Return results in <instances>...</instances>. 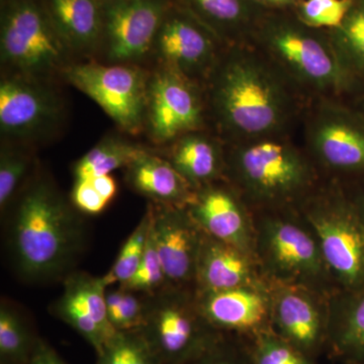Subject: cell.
I'll return each mask as SVG.
<instances>
[{
  "mask_svg": "<svg viewBox=\"0 0 364 364\" xmlns=\"http://www.w3.org/2000/svg\"><path fill=\"white\" fill-rule=\"evenodd\" d=\"M208 122L225 144L291 136L305 98L252 46H230L203 86Z\"/></svg>",
  "mask_w": 364,
  "mask_h": 364,
  "instance_id": "1",
  "label": "cell"
},
{
  "mask_svg": "<svg viewBox=\"0 0 364 364\" xmlns=\"http://www.w3.org/2000/svg\"><path fill=\"white\" fill-rule=\"evenodd\" d=\"M81 215L38 167L1 217L6 255L18 279L48 284L62 282L75 270L87 243Z\"/></svg>",
  "mask_w": 364,
  "mask_h": 364,
  "instance_id": "2",
  "label": "cell"
},
{
  "mask_svg": "<svg viewBox=\"0 0 364 364\" xmlns=\"http://www.w3.org/2000/svg\"><path fill=\"white\" fill-rule=\"evenodd\" d=\"M248 45L265 57L309 102H354L364 87L347 72L328 33L309 28L298 18H272L256 23Z\"/></svg>",
  "mask_w": 364,
  "mask_h": 364,
  "instance_id": "3",
  "label": "cell"
},
{
  "mask_svg": "<svg viewBox=\"0 0 364 364\" xmlns=\"http://www.w3.org/2000/svg\"><path fill=\"white\" fill-rule=\"evenodd\" d=\"M227 179L252 212L296 208L323 181L291 136L225 144Z\"/></svg>",
  "mask_w": 364,
  "mask_h": 364,
  "instance_id": "4",
  "label": "cell"
},
{
  "mask_svg": "<svg viewBox=\"0 0 364 364\" xmlns=\"http://www.w3.org/2000/svg\"><path fill=\"white\" fill-rule=\"evenodd\" d=\"M253 213L254 253L263 277L329 296L336 291L312 227L296 208Z\"/></svg>",
  "mask_w": 364,
  "mask_h": 364,
  "instance_id": "5",
  "label": "cell"
},
{
  "mask_svg": "<svg viewBox=\"0 0 364 364\" xmlns=\"http://www.w3.org/2000/svg\"><path fill=\"white\" fill-rule=\"evenodd\" d=\"M2 73L56 85L77 62L53 25L43 0H1Z\"/></svg>",
  "mask_w": 364,
  "mask_h": 364,
  "instance_id": "6",
  "label": "cell"
},
{
  "mask_svg": "<svg viewBox=\"0 0 364 364\" xmlns=\"http://www.w3.org/2000/svg\"><path fill=\"white\" fill-rule=\"evenodd\" d=\"M296 208L317 237L336 289L364 287V223L346 188L323 179Z\"/></svg>",
  "mask_w": 364,
  "mask_h": 364,
  "instance_id": "7",
  "label": "cell"
},
{
  "mask_svg": "<svg viewBox=\"0 0 364 364\" xmlns=\"http://www.w3.org/2000/svg\"><path fill=\"white\" fill-rule=\"evenodd\" d=\"M304 146L323 179L364 181V114L351 102L314 100L301 116Z\"/></svg>",
  "mask_w": 364,
  "mask_h": 364,
  "instance_id": "8",
  "label": "cell"
},
{
  "mask_svg": "<svg viewBox=\"0 0 364 364\" xmlns=\"http://www.w3.org/2000/svg\"><path fill=\"white\" fill-rule=\"evenodd\" d=\"M138 331L160 364H188L224 336L198 309L193 287L168 286L147 296L145 318Z\"/></svg>",
  "mask_w": 364,
  "mask_h": 364,
  "instance_id": "9",
  "label": "cell"
},
{
  "mask_svg": "<svg viewBox=\"0 0 364 364\" xmlns=\"http://www.w3.org/2000/svg\"><path fill=\"white\" fill-rule=\"evenodd\" d=\"M151 70L144 66L76 62L63 80L97 102L124 133L145 131Z\"/></svg>",
  "mask_w": 364,
  "mask_h": 364,
  "instance_id": "10",
  "label": "cell"
},
{
  "mask_svg": "<svg viewBox=\"0 0 364 364\" xmlns=\"http://www.w3.org/2000/svg\"><path fill=\"white\" fill-rule=\"evenodd\" d=\"M174 0H102L100 49L93 61L145 67Z\"/></svg>",
  "mask_w": 364,
  "mask_h": 364,
  "instance_id": "11",
  "label": "cell"
},
{
  "mask_svg": "<svg viewBox=\"0 0 364 364\" xmlns=\"http://www.w3.org/2000/svg\"><path fill=\"white\" fill-rule=\"evenodd\" d=\"M203 87L163 66L151 70L145 131L153 143L170 145L193 132L207 130Z\"/></svg>",
  "mask_w": 364,
  "mask_h": 364,
  "instance_id": "12",
  "label": "cell"
},
{
  "mask_svg": "<svg viewBox=\"0 0 364 364\" xmlns=\"http://www.w3.org/2000/svg\"><path fill=\"white\" fill-rule=\"evenodd\" d=\"M217 36L174 0L158 31L153 59L203 87L226 49Z\"/></svg>",
  "mask_w": 364,
  "mask_h": 364,
  "instance_id": "13",
  "label": "cell"
},
{
  "mask_svg": "<svg viewBox=\"0 0 364 364\" xmlns=\"http://www.w3.org/2000/svg\"><path fill=\"white\" fill-rule=\"evenodd\" d=\"M64 104L56 85L1 74L0 132L2 139L30 144L56 128Z\"/></svg>",
  "mask_w": 364,
  "mask_h": 364,
  "instance_id": "14",
  "label": "cell"
},
{
  "mask_svg": "<svg viewBox=\"0 0 364 364\" xmlns=\"http://www.w3.org/2000/svg\"><path fill=\"white\" fill-rule=\"evenodd\" d=\"M269 291L272 331L316 360L327 349L328 296L270 282Z\"/></svg>",
  "mask_w": 364,
  "mask_h": 364,
  "instance_id": "15",
  "label": "cell"
},
{
  "mask_svg": "<svg viewBox=\"0 0 364 364\" xmlns=\"http://www.w3.org/2000/svg\"><path fill=\"white\" fill-rule=\"evenodd\" d=\"M151 230L169 286L195 289L203 232L188 208L148 203Z\"/></svg>",
  "mask_w": 364,
  "mask_h": 364,
  "instance_id": "16",
  "label": "cell"
},
{
  "mask_svg": "<svg viewBox=\"0 0 364 364\" xmlns=\"http://www.w3.org/2000/svg\"><path fill=\"white\" fill-rule=\"evenodd\" d=\"M186 208L203 233L255 256L252 210L226 178L196 189Z\"/></svg>",
  "mask_w": 364,
  "mask_h": 364,
  "instance_id": "17",
  "label": "cell"
},
{
  "mask_svg": "<svg viewBox=\"0 0 364 364\" xmlns=\"http://www.w3.org/2000/svg\"><path fill=\"white\" fill-rule=\"evenodd\" d=\"M195 291L200 313L218 331L244 339L272 331L267 279L222 291Z\"/></svg>",
  "mask_w": 364,
  "mask_h": 364,
  "instance_id": "18",
  "label": "cell"
},
{
  "mask_svg": "<svg viewBox=\"0 0 364 364\" xmlns=\"http://www.w3.org/2000/svg\"><path fill=\"white\" fill-rule=\"evenodd\" d=\"M63 293L53 303V316L63 321L91 345L97 354L117 334L107 316L102 277L74 270L62 280Z\"/></svg>",
  "mask_w": 364,
  "mask_h": 364,
  "instance_id": "19",
  "label": "cell"
},
{
  "mask_svg": "<svg viewBox=\"0 0 364 364\" xmlns=\"http://www.w3.org/2000/svg\"><path fill=\"white\" fill-rule=\"evenodd\" d=\"M265 279L253 254L203 233L196 264V291H222Z\"/></svg>",
  "mask_w": 364,
  "mask_h": 364,
  "instance_id": "20",
  "label": "cell"
},
{
  "mask_svg": "<svg viewBox=\"0 0 364 364\" xmlns=\"http://www.w3.org/2000/svg\"><path fill=\"white\" fill-rule=\"evenodd\" d=\"M53 25L77 62L95 60L102 28V0H43Z\"/></svg>",
  "mask_w": 364,
  "mask_h": 364,
  "instance_id": "21",
  "label": "cell"
},
{
  "mask_svg": "<svg viewBox=\"0 0 364 364\" xmlns=\"http://www.w3.org/2000/svg\"><path fill=\"white\" fill-rule=\"evenodd\" d=\"M326 351L345 364H364V287L336 289L327 299Z\"/></svg>",
  "mask_w": 364,
  "mask_h": 364,
  "instance_id": "22",
  "label": "cell"
},
{
  "mask_svg": "<svg viewBox=\"0 0 364 364\" xmlns=\"http://www.w3.org/2000/svg\"><path fill=\"white\" fill-rule=\"evenodd\" d=\"M126 169L127 183L149 203L188 207L196 189L188 183L166 157L148 150Z\"/></svg>",
  "mask_w": 364,
  "mask_h": 364,
  "instance_id": "23",
  "label": "cell"
},
{
  "mask_svg": "<svg viewBox=\"0 0 364 364\" xmlns=\"http://www.w3.org/2000/svg\"><path fill=\"white\" fill-rule=\"evenodd\" d=\"M168 147L167 159L193 188L225 178V143L217 134L193 132Z\"/></svg>",
  "mask_w": 364,
  "mask_h": 364,
  "instance_id": "24",
  "label": "cell"
},
{
  "mask_svg": "<svg viewBox=\"0 0 364 364\" xmlns=\"http://www.w3.org/2000/svg\"><path fill=\"white\" fill-rule=\"evenodd\" d=\"M224 43L247 44L257 21L248 0H176Z\"/></svg>",
  "mask_w": 364,
  "mask_h": 364,
  "instance_id": "25",
  "label": "cell"
},
{
  "mask_svg": "<svg viewBox=\"0 0 364 364\" xmlns=\"http://www.w3.org/2000/svg\"><path fill=\"white\" fill-rule=\"evenodd\" d=\"M148 150L150 149L127 139L107 136L76 161L73 167L74 177L75 181L90 179L127 168Z\"/></svg>",
  "mask_w": 364,
  "mask_h": 364,
  "instance_id": "26",
  "label": "cell"
},
{
  "mask_svg": "<svg viewBox=\"0 0 364 364\" xmlns=\"http://www.w3.org/2000/svg\"><path fill=\"white\" fill-rule=\"evenodd\" d=\"M30 144L2 139L0 149V213L1 217L20 195L38 168Z\"/></svg>",
  "mask_w": 364,
  "mask_h": 364,
  "instance_id": "27",
  "label": "cell"
},
{
  "mask_svg": "<svg viewBox=\"0 0 364 364\" xmlns=\"http://www.w3.org/2000/svg\"><path fill=\"white\" fill-rule=\"evenodd\" d=\"M327 33L342 65L364 87V0H354L341 25Z\"/></svg>",
  "mask_w": 364,
  "mask_h": 364,
  "instance_id": "28",
  "label": "cell"
},
{
  "mask_svg": "<svg viewBox=\"0 0 364 364\" xmlns=\"http://www.w3.org/2000/svg\"><path fill=\"white\" fill-rule=\"evenodd\" d=\"M28 318L11 301L0 304V364H30L37 340Z\"/></svg>",
  "mask_w": 364,
  "mask_h": 364,
  "instance_id": "29",
  "label": "cell"
},
{
  "mask_svg": "<svg viewBox=\"0 0 364 364\" xmlns=\"http://www.w3.org/2000/svg\"><path fill=\"white\" fill-rule=\"evenodd\" d=\"M150 229L151 210L149 205H147L140 222L117 254V259L111 269L102 275L107 287L126 284L135 274L145 253Z\"/></svg>",
  "mask_w": 364,
  "mask_h": 364,
  "instance_id": "30",
  "label": "cell"
},
{
  "mask_svg": "<svg viewBox=\"0 0 364 364\" xmlns=\"http://www.w3.org/2000/svg\"><path fill=\"white\" fill-rule=\"evenodd\" d=\"M107 316L116 331L138 330L145 318L147 296L126 287L112 286L105 293Z\"/></svg>",
  "mask_w": 364,
  "mask_h": 364,
  "instance_id": "31",
  "label": "cell"
},
{
  "mask_svg": "<svg viewBox=\"0 0 364 364\" xmlns=\"http://www.w3.org/2000/svg\"><path fill=\"white\" fill-rule=\"evenodd\" d=\"M95 364H160L138 330L117 331Z\"/></svg>",
  "mask_w": 364,
  "mask_h": 364,
  "instance_id": "32",
  "label": "cell"
},
{
  "mask_svg": "<svg viewBox=\"0 0 364 364\" xmlns=\"http://www.w3.org/2000/svg\"><path fill=\"white\" fill-rule=\"evenodd\" d=\"M251 364H317L274 332L246 339Z\"/></svg>",
  "mask_w": 364,
  "mask_h": 364,
  "instance_id": "33",
  "label": "cell"
},
{
  "mask_svg": "<svg viewBox=\"0 0 364 364\" xmlns=\"http://www.w3.org/2000/svg\"><path fill=\"white\" fill-rule=\"evenodd\" d=\"M151 223H152V218H151ZM119 286L146 296L159 293L169 286L154 239H153L152 230L150 229L145 253L138 270L130 280Z\"/></svg>",
  "mask_w": 364,
  "mask_h": 364,
  "instance_id": "34",
  "label": "cell"
},
{
  "mask_svg": "<svg viewBox=\"0 0 364 364\" xmlns=\"http://www.w3.org/2000/svg\"><path fill=\"white\" fill-rule=\"evenodd\" d=\"M354 0H306L296 6V18L316 30H334L341 25Z\"/></svg>",
  "mask_w": 364,
  "mask_h": 364,
  "instance_id": "35",
  "label": "cell"
},
{
  "mask_svg": "<svg viewBox=\"0 0 364 364\" xmlns=\"http://www.w3.org/2000/svg\"><path fill=\"white\" fill-rule=\"evenodd\" d=\"M188 364H251L246 339L225 334L219 341Z\"/></svg>",
  "mask_w": 364,
  "mask_h": 364,
  "instance_id": "36",
  "label": "cell"
},
{
  "mask_svg": "<svg viewBox=\"0 0 364 364\" xmlns=\"http://www.w3.org/2000/svg\"><path fill=\"white\" fill-rule=\"evenodd\" d=\"M70 200L79 213L90 215L100 214L109 205L97 193L90 179H78L74 182Z\"/></svg>",
  "mask_w": 364,
  "mask_h": 364,
  "instance_id": "37",
  "label": "cell"
},
{
  "mask_svg": "<svg viewBox=\"0 0 364 364\" xmlns=\"http://www.w3.org/2000/svg\"><path fill=\"white\" fill-rule=\"evenodd\" d=\"M30 364H68L59 355L58 352L46 341L45 339L38 338L33 348Z\"/></svg>",
  "mask_w": 364,
  "mask_h": 364,
  "instance_id": "38",
  "label": "cell"
},
{
  "mask_svg": "<svg viewBox=\"0 0 364 364\" xmlns=\"http://www.w3.org/2000/svg\"><path fill=\"white\" fill-rule=\"evenodd\" d=\"M91 183L97 189L107 202L111 203L112 200L116 198L117 191V184L116 179L111 174H105V176H100L90 178Z\"/></svg>",
  "mask_w": 364,
  "mask_h": 364,
  "instance_id": "39",
  "label": "cell"
},
{
  "mask_svg": "<svg viewBox=\"0 0 364 364\" xmlns=\"http://www.w3.org/2000/svg\"><path fill=\"white\" fill-rule=\"evenodd\" d=\"M346 188L352 202L358 208L359 215L364 223V181L352 184H342Z\"/></svg>",
  "mask_w": 364,
  "mask_h": 364,
  "instance_id": "40",
  "label": "cell"
},
{
  "mask_svg": "<svg viewBox=\"0 0 364 364\" xmlns=\"http://www.w3.org/2000/svg\"><path fill=\"white\" fill-rule=\"evenodd\" d=\"M259 6L269 7L274 9H296L299 6V0H252Z\"/></svg>",
  "mask_w": 364,
  "mask_h": 364,
  "instance_id": "41",
  "label": "cell"
},
{
  "mask_svg": "<svg viewBox=\"0 0 364 364\" xmlns=\"http://www.w3.org/2000/svg\"><path fill=\"white\" fill-rule=\"evenodd\" d=\"M351 104L355 105V107H358L359 111L364 114V95H363V97H359L358 100H355V102H351Z\"/></svg>",
  "mask_w": 364,
  "mask_h": 364,
  "instance_id": "42",
  "label": "cell"
}]
</instances>
